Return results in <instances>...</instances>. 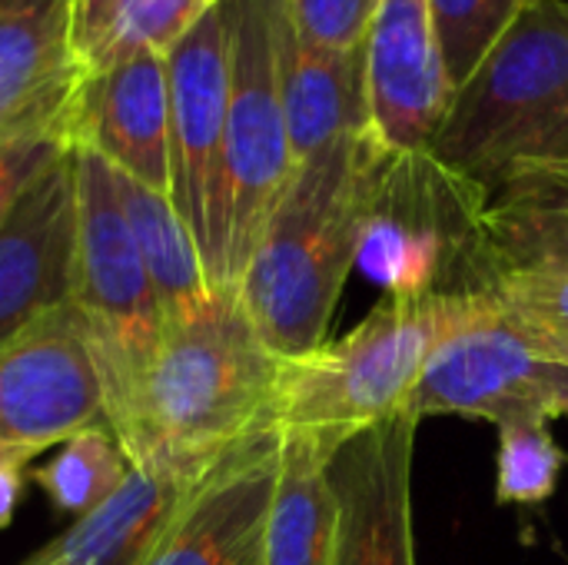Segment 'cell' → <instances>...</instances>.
<instances>
[{"label":"cell","instance_id":"6da1fadb","mask_svg":"<svg viewBox=\"0 0 568 565\" xmlns=\"http://www.w3.org/2000/svg\"><path fill=\"white\" fill-rule=\"evenodd\" d=\"M283 360L263 343L240 290L213 296L163 340L106 410L133 470L210 476L223 456L273 430Z\"/></svg>","mask_w":568,"mask_h":565},{"label":"cell","instance_id":"7a4b0ae2","mask_svg":"<svg viewBox=\"0 0 568 565\" xmlns=\"http://www.w3.org/2000/svg\"><path fill=\"white\" fill-rule=\"evenodd\" d=\"M379 153L383 143L363 130L300 163L240 276V303L280 360L326 343L356 266Z\"/></svg>","mask_w":568,"mask_h":565},{"label":"cell","instance_id":"3957f363","mask_svg":"<svg viewBox=\"0 0 568 565\" xmlns=\"http://www.w3.org/2000/svg\"><path fill=\"white\" fill-rule=\"evenodd\" d=\"M429 153L489 193L526 167L568 163V0L536 7L456 90Z\"/></svg>","mask_w":568,"mask_h":565},{"label":"cell","instance_id":"277c9868","mask_svg":"<svg viewBox=\"0 0 568 565\" xmlns=\"http://www.w3.org/2000/svg\"><path fill=\"white\" fill-rule=\"evenodd\" d=\"M463 296L386 300L343 340L283 360L273 430L313 436L336 453L356 433L403 413Z\"/></svg>","mask_w":568,"mask_h":565},{"label":"cell","instance_id":"5b68a950","mask_svg":"<svg viewBox=\"0 0 568 565\" xmlns=\"http://www.w3.org/2000/svg\"><path fill=\"white\" fill-rule=\"evenodd\" d=\"M489 190L429 150L383 143L356 266L389 300L486 290Z\"/></svg>","mask_w":568,"mask_h":565},{"label":"cell","instance_id":"8992f818","mask_svg":"<svg viewBox=\"0 0 568 565\" xmlns=\"http://www.w3.org/2000/svg\"><path fill=\"white\" fill-rule=\"evenodd\" d=\"M230 3V113L223 137V170L206 260L210 290H236L240 276L286 193L296 160L290 147L276 33L286 0Z\"/></svg>","mask_w":568,"mask_h":565},{"label":"cell","instance_id":"52a82bcc","mask_svg":"<svg viewBox=\"0 0 568 565\" xmlns=\"http://www.w3.org/2000/svg\"><path fill=\"white\" fill-rule=\"evenodd\" d=\"M406 410L469 420L568 416V360L532 326L506 313L493 293L463 296L459 313L433 346Z\"/></svg>","mask_w":568,"mask_h":565},{"label":"cell","instance_id":"ba28073f","mask_svg":"<svg viewBox=\"0 0 568 565\" xmlns=\"http://www.w3.org/2000/svg\"><path fill=\"white\" fill-rule=\"evenodd\" d=\"M77 183V296L100 380L103 406L110 410L143 373L163 340V310L140 246L120 206L113 167L87 150L73 147Z\"/></svg>","mask_w":568,"mask_h":565},{"label":"cell","instance_id":"9c48e42d","mask_svg":"<svg viewBox=\"0 0 568 565\" xmlns=\"http://www.w3.org/2000/svg\"><path fill=\"white\" fill-rule=\"evenodd\" d=\"M103 423V380L73 303L0 350V443L43 453Z\"/></svg>","mask_w":568,"mask_h":565},{"label":"cell","instance_id":"30bf717a","mask_svg":"<svg viewBox=\"0 0 568 565\" xmlns=\"http://www.w3.org/2000/svg\"><path fill=\"white\" fill-rule=\"evenodd\" d=\"M230 3L216 0L166 53L170 83V200L190 226L203 270L213 250V220L230 113Z\"/></svg>","mask_w":568,"mask_h":565},{"label":"cell","instance_id":"8fae6325","mask_svg":"<svg viewBox=\"0 0 568 565\" xmlns=\"http://www.w3.org/2000/svg\"><path fill=\"white\" fill-rule=\"evenodd\" d=\"M409 410L346 440L329 480L336 493L333 565H416L413 543V446Z\"/></svg>","mask_w":568,"mask_h":565},{"label":"cell","instance_id":"7c38bea8","mask_svg":"<svg viewBox=\"0 0 568 565\" xmlns=\"http://www.w3.org/2000/svg\"><path fill=\"white\" fill-rule=\"evenodd\" d=\"M369 130L389 150H429L456 87L433 27L429 0H383L363 40Z\"/></svg>","mask_w":568,"mask_h":565},{"label":"cell","instance_id":"4fadbf2b","mask_svg":"<svg viewBox=\"0 0 568 565\" xmlns=\"http://www.w3.org/2000/svg\"><path fill=\"white\" fill-rule=\"evenodd\" d=\"M77 296L73 150L50 163L0 223V350Z\"/></svg>","mask_w":568,"mask_h":565},{"label":"cell","instance_id":"5bb4252c","mask_svg":"<svg viewBox=\"0 0 568 565\" xmlns=\"http://www.w3.org/2000/svg\"><path fill=\"white\" fill-rule=\"evenodd\" d=\"M280 470V433L240 443L193 493L143 565H253Z\"/></svg>","mask_w":568,"mask_h":565},{"label":"cell","instance_id":"9a60e30c","mask_svg":"<svg viewBox=\"0 0 568 565\" xmlns=\"http://www.w3.org/2000/svg\"><path fill=\"white\" fill-rule=\"evenodd\" d=\"M70 143L100 153L136 183L170 193V83L166 57L140 53L80 83Z\"/></svg>","mask_w":568,"mask_h":565},{"label":"cell","instance_id":"2e32d148","mask_svg":"<svg viewBox=\"0 0 568 565\" xmlns=\"http://www.w3.org/2000/svg\"><path fill=\"white\" fill-rule=\"evenodd\" d=\"M83 73L70 47V0H0V140L63 130Z\"/></svg>","mask_w":568,"mask_h":565},{"label":"cell","instance_id":"e0dca14e","mask_svg":"<svg viewBox=\"0 0 568 565\" xmlns=\"http://www.w3.org/2000/svg\"><path fill=\"white\" fill-rule=\"evenodd\" d=\"M280 97L296 167L329 150L333 143L369 130L363 47L329 50L296 33L290 7L283 3L280 33Z\"/></svg>","mask_w":568,"mask_h":565},{"label":"cell","instance_id":"ac0fdd59","mask_svg":"<svg viewBox=\"0 0 568 565\" xmlns=\"http://www.w3.org/2000/svg\"><path fill=\"white\" fill-rule=\"evenodd\" d=\"M203 483L206 476L130 470L110 500L23 565H143Z\"/></svg>","mask_w":568,"mask_h":565},{"label":"cell","instance_id":"d6986e66","mask_svg":"<svg viewBox=\"0 0 568 565\" xmlns=\"http://www.w3.org/2000/svg\"><path fill=\"white\" fill-rule=\"evenodd\" d=\"M333 450L313 436H280V470L263 526L260 565H333Z\"/></svg>","mask_w":568,"mask_h":565},{"label":"cell","instance_id":"ffe728a7","mask_svg":"<svg viewBox=\"0 0 568 565\" xmlns=\"http://www.w3.org/2000/svg\"><path fill=\"white\" fill-rule=\"evenodd\" d=\"M483 233L489 280L499 270H568V180L546 167L513 173L493 190Z\"/></svg>","mask_w":568,"mask_h":565},{"label":"cell","instance_id":"44dd1931","mask_svg":"<svg viewBox=\"0 0 568 565\" xmlns=\"http://www.w3.org/2000/svg\"><path fill=\"white\" fill-rule=\"evenodd\" d=\"M216 0H70L77 67L97 77L140 53H170Z\"/></svg>","mask_w":568,"mask_h":565},{"label":"cell","instance_id":"7402d4cb","mask_svg":"<svg viewBox=\"0 0 568 565\" xmlns=\"http://www.w3.org/2000/svg\"><path fill=\"white\" fill-rule=\"evenodd\" d=\"M113 180H116L123 216L140 246L150 283L156 290L163 323L166 326L183 323L213 296L200 246L190 226L183 223V216L176 213L170 193L150 190L120 170H113Z\"/></svg>","mask_w":568,"mask_h":565},{"label":"cell","instance_id":"603a6c76","mask_svg":"<svg viewBox=\"0 0 568 565\" xmlns=\"http://www.w3.org/2000/svg\"><path fill=\"white\" fill-rule=\"evenodd\" d=\"M130 470L133 466L120 440L103 423L67 440L63 450L33 473V480L43 486V493L60 513H70L80 519L90 509H97L103 500H110L123 486Z\"/></svg>","mask_w":568,"mask_h":565},{"label":"cell","instance_id":"cb8c5ba5","mask_svg":"<svg viewBox=\"0 0 568 565\" xmlns=\"http://www.w3.org/2000/svg\"><path fill=\"white\" fill-rule=\"evenodd\" d=\"M532 7L536 0H429L433 27L456 90Z\"/></svg>","mask_w":568,"mask_h":565},{"label":"cell","instance_id":"d4e9b609","mask_svg":"<svg viewBox=\"0 0 568 565\" xmlns=\"http://www.w3.org/2000/svg\"><path fill=\"white\" fill-rule=\"evenodd\" d=\"M566 460V450L552 440L546 420L499 423L496 503H503V506L546 503L559 490Z\"/></svg>","mask_w":568,"mask_h":565},{"label":"cell","instance_id":"484cf974","mask_svg":"<svg viewBox=\"0 0 568 565\" xmlns=\"http://www.w3.org/2000/svg\"><path fill=\"white\" fill-rule=\"evenodd\" d=\"M486 293L568 360V270H499Z\"/></svg>","mask_w":568,"mask_h":565},{"label":"cell","instance_id":"4316f807","mask_svg":"<svg viewBox=\"0 0 568 565\" xmlns=\"http://www.w3.org/2000/svg\"><path fill=\"white\" fill-rule=\"evenodd\" d=\"M300 37L329 50H359L383 0H286Z\"/></svg>","mask_w":568,"mask_h":565},{"label":"cell","instance_id":"83f0119b","mask_svg":"<svg viewBox=\"0 0 568 565\" xmlns=\"http://www.w3.org/2000/svg\"><path fill=\"white\" fill-rule=\"evenodd\" d=\"M70 150L73 143L63 130H37L0 140V223L10 216L27 186Z\"/></svg>","mask_w":568,"mask_h":565},{"label":"cell","instance_id":"f1b7e54d","mask_svg":"<svg viewBox=\"0 0 568 565\" xmlns=\"http://www.w3.org/2000/svg\"><path fill=\"white\" fill-rule=\"evenodd\" d=\"M30 460H3L0 463V529L10 526L17 500L23 493V466Z\"/></svg>","mask_w":568,"mask_h":565},{"label":"cell","instance_id":"f546056e","mask_svg":"<svg viewBox=\"0 0 568 565\" xmlns=\"http://www.w3.org/2000/svg\"><path fill=\"white\" fill-rule=\"evenodd\" d=\"M33 456H40V453L23 450V446H7V443H0V463H3V460H33Z\"/></svg>","mask_w":568,"mask_h":565},{"label":"cell","instance_id":"4dcf8cb0","mask_svg":"<svg viewBox=\"0 0 568 565\" xmlns=\"http://www.w3.org/2000/svg\"><path fill=\"white\" fill-rule=\"evenodd\" d=\"M546 170H552V173H559L562 180H568V163H562V167H546Z\"/></svg>","mask_w":568,"mask_h":565},{"label":"cell","instance_id":"1f68e13d","mask_svg":"<svg viewBox=\"0 0 568 565\" xmlns=\"http://www.w3.org/2000/svg\"><path fill=\"white\" fill-rule=\"evenodd\" d=\"M253 565H260V559H256V563H253Z\"/></svg>","mask_w":568,"mask_h":565}]
</instances>
